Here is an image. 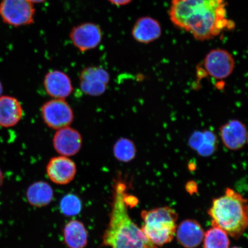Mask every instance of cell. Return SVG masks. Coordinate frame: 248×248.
<instances>
[{
  "label": "cell",
  "mask_w": 248,
  "mask_h": 248,
  "mask_svg": "<svg viewBox=\"0 0 248 248\" xmlns=\"http://www.w3.org/2000/svg\"><path fill=\"white\" fill-rule=\"evenodd\" d=\"M224 0H172L170 19L198 40H209L233 27L226 18Z\"/></svg>",
  "instance_id": "6da1fadb"
},
{
  "label": "cell",
  "mask_w": 248,
  "mask_h": 248,
  "mask_svg": "<svg viewBox=\"0 0 248 248\" xmlns=\"http://www.w3.org/2000/svg\"><path fill=\"white\" fill-rule=\"evenodd\" d=\"M126 183L114 182L109 221L102 236V245L111 248H157L133 222L129 207L138 203V198L128 194Z\"/></svg>",
  "instance_id": "7a4b0ae2"
},
{
  "label": "cell",
  "mask_w": 248,
  "mask_h": 248,
  "mask_svg": "<svg viewBox=\"0 0 248 248\" xmlns=\"http://www.w3.org/2000/svg\"><path fill=\"white\" fill-rule=\"evenodd\" d=\"M207 213L213 226H218L235 239L248 228V200L232 188H226L224 195L214 200Z\"/></svg>",
  "instance_id": "3957f363"
},
{
  "label": "cell",
  "mask_w": 248,
  "mask_h": 248,
  "mask_svg": "<svg viewBox=\"0 0 248 248\" xmlns=\"http://www.w3.org/2000/svg\"><path fill=\"white\" fill-rule=\"evenodd\" d=\"M141 217L143 221L141 229L152 243L163 246L170 243L176 234L178 215L168 206L142 210Z\"/></svg>",
  "instance_id": "277c9868"
},
{
  "label": "cell",
  "mask_w": 248,
  "mask_h": 248,
  "mask_svg": "<svg viewBox=\"0 0 248 248\" xmlns=\"http://www.w3.org/2000/svg\"><path fill=\"white\" fill-rule=\"evenodd\" d=\"M35 15L33 4L28 0H2L0 3V16L9 26H29L33 23Z\"/></svg>",
  "instance_id": "5b68a950"
},
{
  "label": "cell",
  "mask_w": 248,
  "mask_h": 248,
  "mask_svg": "<svg viewBox=\"0 0 248 248\" xmlns=\"http://www.w3.org/2000/svg\"><path fill=\"white\" fill-rule=\"evenodd\" d=\"M43 122L48 128L58 130L70 126L74 120L73 108L64 100L52 99L41 108Z\"/></svg>",
  "instance_id": "8992f818"
},
{
  "label": "cell",
  "mask_w": 248,
  "mask_h": 248,
  "mask_svg": "<svg viewBox=\"0 0 248 248\" xmlns=\"http://www.w3.org/2000/svg\"><path fill=\"white\" fill-rule=\"evenodd\" d=\"M110 76L106 70L97 66L83 69L79 75L80 89L85 94L97 97L106 92Z\"/></svg>",
  "instance_id": "52a82bcc"
},
{
  "label": "cell",
  "mask_w": 248,
  "mask_h": 248,
  "mask_svg": "<svg viewBox=\"0 0 248 248\" xmlns=\"http://www.w3.org/2000/svg\"><path fill=\"white\" fill-rule=\"evenodd\" d=\"M204 66L207 74L217 79H225L234 70L235 62L232 55L222 49H214L206 55Z\"/></svg>",
  "instance_id": "ba28073f"
},
{
  "label": "cell",
  "mask_w": 248,
  "mask_h": 248,
  "mask_svg": "<svg viewBox=\"0 0 248 248\" xmlns=\"http://www.w3.org/2000/svg\"><path fill=\"white\" fill-rule=\"evenodd\" d=\"M70 38L74 46L83 52L91 50L100 44L102 32L98 25L85 23L74 27L70 31Z\"/></svg>",
  "instance_id": "9c48e42d"
},
{
  "label": "cell",
  "mask_w": 248,
  "mask_h": 248,
  "mask_svg": "<svg viewBox=\"0 0 248 248\" xmlns=\"http://www.w3.org/2000/svg\"><path fill=\"white\" fill-rule=\"evenodd\" d=\"M77 169L75 162L69 157L59 156L51 158L46 166L48 178L58 185L69 184L75 178Z\"/></svg>",
  "instance_id": "30bf717a"
},
{
  "label": "cell",
  "mask_w": 248,
  "mask_h": 248,
  "mask_svg": "<svg viewBox=\"0 0 248 248\" xmlns=\"http://www.w3.org/2000/svg\"><path fill=\"white\" fill-rule=\"evenodd\" d=\"M81 134L70 126L57 130L52 139L55 150L61 155L70 157L76 155L82 146Z\"/></svg>",
  "instance_id": "8fae6325"
},
{
  "label": "cell",
  "mask_w": 248,
  "mask_h": 248,
  "mask_svg": "<svg viewBox=\"0 0 248 248\" xmlns=\"http://www.w3.org/2000/svg\"><path fill=\"white\" fill-rule=\"evenodd\" d=\"M43 85L46 94L53 99L64 100L73 92L70 77L61 71H49L46 74Z\"/></svg>",
  "instance_id": "7c38bea8"
},
{
  "label": "cell",
  "mask_w": 248,
  "mask_h": 248,
  "mask_svg": "<svg viewBox=\"0 0 248 248\" xmlns=\"http://www.w3.org/2000/svg\"><path fill=\"white\" fill-rule=\"evenodd\" d=\"M219 134L225 147L237 151L246 144L248 133L246 126L241 121L232 120L220 127Z\"/></svg>",
  "instance_id": "4fadbf2b"
},
{
  "label": "cell",
  "mask_w": 248,
  "mask_h": 248,
  "mask_svg": "<svg viewBox=\"0 0 248 248\" xmlns=\"http://www.w3.org/2000/svg\"><path fill=\"white\" fill-rule=\"evenodd\" d=\"M178 243L186 248H195L203 240L204 232L199 222L186 219L179 224L176 231Z\"/></svg>",
  "instance_id": "5bb4252c"
},
{
  "label": "cell",
  "mask_w": 248,
  "mask_h": 248,
  "mask_svg": "<svg viewBox=\"0 0 248 248\" xmlns=\"http://www.w3.org/2000/svg\"><path fill=\"white\" fill-rule=\"evenodd\" d=\"M23 116L22 105L17 98L10 95L0 97V126L5 128L15 126Z\"/></svg>",
  "instance_id": "9a60e30c"
},
{
  "label": "cell",
  "mask_w": 248,
  "mask_h": 248,
  "mask_svg": "<svg viewBox=\"0 0 248 248\" xmlns=\"http://www.w3.org/2000/svg\"><path fill=\"white\" fill-rule=\"evenodd\" d=\"M162 34L158 21L150 17H142L136 21L132 30V35L136 41L148 44L155 41Z\"/></svg>",
  "instance_id": "2e32d148"
},
{
  "label": "cell",
  "mask_w": 248,
  "mask_h": 248,
  "mask_svg": "<svg viewBox=\"0 0 248 248\" xmlns=\"http://www.w3.org/2000/svg\"><path fill=\"white\" fill-rule=\"evenodd\" d=\"M63 241L69 248H85L88 244V232L83 223L72 219L63 229Z\"/></svg>",
  "instance_id": "e0dca14e"
},
{
  "label": "cell",
  "mask_w": 248,
  "mask_h": 248,
  "mask_svg": "<svg viewBox=\"0 0 248 248\" xmlns=\"http://www.w3.org/2000/svg\"><path fill=\"white\" fill-rule=\"evenodd\" d=\"M26 197L31 206L40 208L48 206L54 198V190L48 183L36 182L28 188Z\"/></svg>",
  "instance_id": "ac0fdd59"
},
{
  "label": "cell",
  "mask_w": 248,
  "mask_h": 248,
  "mask_svg": "<svg viewBox=\"0 0 248 248\" xmlns=\"http://www.w3.org/2000/svg\"><path fill=\"white\" fill-rule=\"evenodd\" d=\"M113 153L114 157L119 162L129 163L135 159L137 149L131 139L122 138L118 139L114 143Z\"/></svg>",
  "instance_id": "d6986e66"
},
{
  "label": "cell",
  "mask_w": 248,
  "mask_h": 248,
  "mask_svg": "<svg viewBox=\"0 0 248 248\" xmlns=\"http://www.w3.org/2000/svg\"><path fill=\"white\" fill-rule=\"evenodd\" d=\"M203 241L204 248H229L230 246L228 234L216 226L204 232Z\"/></svg>",
  "instance_id": "ffe728a7"
},
{
  "label": "cell",
  "mask_w": 248,
  "mask_h": 248,
  "mask_svg": "<svg viewBox=\"0 0 248 248\" xmlns=\"http://www.w3.org/2000/svg\"><path fill=\"white\" fill-rule=\"evenodd\" d=\"M82 202L76 194H68L60 202L61 212L66 216H75L81 212Z\"/></svg>",
  "instance_id": "44dd1931"
},
{
  "label": "cell",
  "mask_w": 248,
  "mask_h": 248,
  "mask_svg": "<svg viewBox=\"0 0 248 248\" xmlns=\"http://www.w3.org/2000/svg\"><path fill=\"white\" fill-rule=\"evenodd\" d=\"M203 132L204 140L196 151L201 156L209 157L217 151V138L215 133L209 130H205Z\"/></svg>",
  "instance_id": "7402d4cb"
},
{
  "label": "cell",
  "mask_w": 248,
  "mask_h": 248,
  "mask_svg": "<svg viewBox=\"0 0 248 248\" xmlns=\"http://www.w3.org/2000/svg\"><path fill=\"white\" fill-rule=\"evenodd\" d=\"M204 140L203 132L195 131L190 136L188 139V145L192 150L197 151Z\"/></svg>",
  "instance_id": "603a6c76"
},
{
  "label": "cell",
  "mask_w": 248,
  "mask_h": 248,
  "mask_svg": "<svg viewBox=\"0 0 248 248\" xmlns=\"http://www.w3.org/2000/svg\"><path fill=\"white\" fill-rule=\"evenodd\" d=\"M186 190L189 193H194L197 191V185L194 181H190L187 183L186 186Z\"/></svg>",
  "instance_id": "cb8c5ba5"
},
{
  "label": "cell",
  "mask_w": 248,
  "mask_h": 248,
  "mask_svg": "<svg viewBox=\"0 0 248 248\" xmlns=\"http://www.w3.org/2000/svg\"><path fill=\"white\" fill-rule=\"evenodd\" d=\"M111 4L116 6H124L129 4L133 0H108Z\"/></svg>",
  "instance_id": "d4e9b609"
},
{
  "label": "cell",
  "mask_w": 248,
  "mask_h": 248,
  "mask_svg": "<svg viewBox=\"0 0 248 248\" xmlns=\"http://www.w3.org/2000/svg\"><path fill=\"white\" fill-rule=\"evenodd\" d=\"M4 174H3V172L2 170L0 169V187H1L3 185V182H4Z\"/></svg>",
  "instance_id": "484cf974"
},
{
  "label": "cell",
  "mask_w": 248,
  "mask_h": 248,
  "mask_svg": "<svg viewBox=\"0 0 248 248\" xmlns=\"http://www.w3.org/2000/svg\"><path fill=\"white\" fill-rule=\"evenodd\" d=\"M32 4H39V3H42L45 2L46 0H28Z\"/></svg>",
  "instance_id": "4316f807"
},
{
  "label": "cell",
  "mask_w": 248,
  "mask_h": 248,
  "mask_svg": "<svg viewBox=\"0 0 248 248\" xmlns=\"http://www.w3.org/2000/svg\"><path fill=\"white\" fill-rule=\"evenodd\" d=\"M3 92V86L1 81H0V97H1L2 95Z\"/></svg>",
  "instance_id": "83f0119b"
},
{
  "label": "cell",
  "mask_w": 248,
  "mask_h": 248,
  "mask_svg": "<svg viewBox=\"0 0 248 248\" xmlns=\"http://www.w3.org/2000/svg\"><path fill=\"white\" fill-rule=\"evenodd\" d=\"M242 248L241 247H232V248Z\"/></svg>",
  "instance_id": "f1b7e54d"
},
{
  "label": "cell",
  "mask_w": 248,
  "mask_h": 248,
  "mask_svg": "<svg viewBox=\"0 0 248 248\" xmlns=\"http://www.w3.org/2000/svg\"><path fill=\"white\" fill-rule=\"evenodd\" d=\"M247 142H248V135L247 141Z\"/></svg>",
  "instance_id": "f546056e"
}]
</instances>
